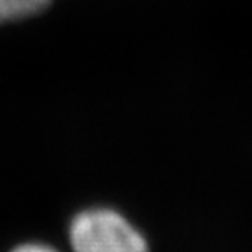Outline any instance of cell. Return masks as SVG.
I'll use <instances>...</instances> for the list:
<instances>
[{
	"label": "cell",
	"mask_w": 252,
	"mask_h": 252,
	"mask_svg": "<svg viewBox=\"0 0 252 252\" xmlns=\"http://www.w3.org/2000/svg\"><path fill=\"white\" fill-rule=\"evenodd\" d=\"M11 252H58L53 247L46 244H37V242H30V244H23L18 245L16 249H12Z\"/></svg>",
	"instance_id": "3"
},
{
	"label": "cell",
	"mask_w": 252,
	"mask_h": 252,
	"mask_svg": "<svg viewBox=\"0 0 252 252\" xmlns=\"http://www.w3.org/2000/svg\"><path fill=\"white\" fill-rule=\"evenodd\" d=\"M51 0H0V27L39 14Z\"/></svg>",
	"instance_id": "2"
},
{
	"label": "cell",
	"mask_w": 252,
	"mask_h": 252,
	"mask_svg": "<svg viewBox=\"0 0 252 252\" xmlns=\"http://www.w3.org/2000/svg\"><path fill=\"white\" fill-rule=\"evenodd\" d=\"M74 252H149L146 238L118 210L96 207L79 212L70 222Z\"/></svg>",
	"instance_id": "1"
}]
</instances>
